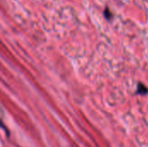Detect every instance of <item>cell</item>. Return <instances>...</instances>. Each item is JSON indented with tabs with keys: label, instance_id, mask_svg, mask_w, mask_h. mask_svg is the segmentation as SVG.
<instances>
[{
	"label": "cell",
	"instance_id": "6da1fadb",
	"mask_svg": "<svg viewBox=\"0 0 148 147\" xmlns=\"http://www.w3.org/2000/svg\"><path fill=\"white\" fill-rule=\"evenodd\" d=\"M104 16H105V17H106L108 20H111V19H112L113 14H112V12L110 11V10H109L108 7H106L105 10H104Z\"/></svg>",
	"mask_w": 148,
	"mask_h": 147
},
{
	"label": "cell",
	"instance_id": "7a4b0ae2",
	"mask_svg": "<svg viewBox=\"0 0 148 147\" xmlns=\"http://www.w3.org/2000/svg\"><path fill=\"white\" fill-rule=\"evenodd\" d=\"M145 88V86L142 84H140V85H139V88H138V91H139V93L140 94H145V93H147V90H144L143 88Z\"/></svg>",
	"mask_w": 148,
	"mask_h": 147
},
{
	"label": "cell",
	"instance_id": "3957f363",
	"mask_svg": "<svg viewBox=\"0 0 148 147\" xmlns=\"http://www.w3.org/2000/svg\"><path fill=\"white\" fill-rule=\"evenodd\" d=\"M0 114H1V109H0ZM0 126L1 127H4L3 126V120H2V117L0 116Z\"/></svg>",
	"mask_w": 148,
	"mask_h": 147
}]
</instances>
